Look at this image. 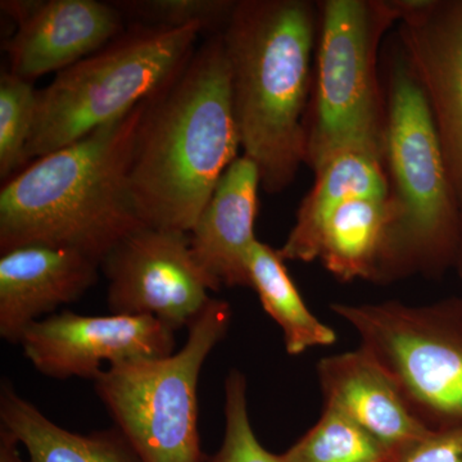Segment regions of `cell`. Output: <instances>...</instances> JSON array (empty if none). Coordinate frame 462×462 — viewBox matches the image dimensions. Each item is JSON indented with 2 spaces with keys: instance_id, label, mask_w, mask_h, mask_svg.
<instances>
[{
  "instance_id": "obj_14",
  "label": "cell",
  "mask_w": 462,
  "mask_h": 462,
  "mask_svg": "<svg viewBox=\"0 0 462 462\" xmlns=\"http://www.w3.org/2000/svg\"><path fill=\"white\" fill-rule=\"evenodd\" d=\"M258 190L256 163L242 154L221 176L190 230L197 263L220 288L249 287V254L257 240Z\"/></svg>"
},
{
  "instance_id": "obj_21",
  "label": "cell",
  "mask_w": 462,
  "mask_h": 462,
  "mask_svg": "<svg viewBox=\"0 0 462 462\" xmlns=\"http://www.w3.org/2000/svg\"><path fill=\"white\" fill-rule=\"evenodd\" d=\"M38 90L11 74L0 76V178L8 180L25 166L26 149L35 124Z\"/></svg>"
},
{
  "instance_id": "obj_24",
  "label": "cell",
  "mask_w": 462,
  "mask_h": 462,
  "mask_svg": "<svg viewBox=\"0 0 462 462\" xmlns=\"http://www.w3.org/2000/svg\"><path fill=\"white\" fill-rule=\"evenodd\" d=\"M391 462H462V425L428 431L398 449Z\"/></svg>"
},
{
  "instance_id": "obj_1",
  "label": "cell",
  "mask_w": 462,
  "mask_h": 462,
  "mask_svg": "<svg viewBox=\"0 0 462 462\" xmlns=\"http://www.w3.org/2000/svg\"><path fill=\"white\" fill-rule=\"evenodd\" d=\"M239 149L220 33L144 100L130 166L143 225L189 234Z\"/></svg>"
},
{
  "instance_id": "obj_15",
  "label": "cell",
  "mask_w": 462,
  "mask_h": 462,
  "mask_svg": "<svg viewBox=\"0 0 462 462\" xmlns=\"http://www.w3.org/2000/svg\"><path fill=\"white\" fill-rule=\"evenodd\" d=\"M319 382L336 407L397 452L430 430L411 411L396 383L365 349L322 358Z\"/></svg>"
},
{
  "instance_id": "obj_16",
  "label": "cell",
  "mask_w": 462,
  "mask_h": 462,
  "mask_svg": "<svg viewBox=\"0 0 462 462\" xmlns=\"http://www.w3.org/2000/svg\"><path fill=\"white\" fill-rule=\"evenodd\" d=\"M315 181L300 202L296 223L279 254L284 261L311 263L316 236L327 218L346 200L387 197L384 160L364 151H343L314 170Z\"/></svg>"
},
{
  "instance_id": "obj_17",
  "label": "cell",
  "mask_w": 462,
  "mask_h": 462,
  "mask_svg": "<svg viewBox=\"0 0 462 462\" xmlns=\"http://www.w3.org/2000/svg\"><path fill=\"white\" fill-rule=\"evenodd\" d=\"M387 197H358L340 205L327 218L314 243L312 261L343 282H379L387 254Z\"/></svg>"
},
{
  "instance_id": "obj_4",
  "label": "cell",
  "mask_w": 462,
  "mask_h": 462,
  "mask_svg": "<svg viewBox=\"0 0 462 462\" xmlns=\"http://www.w3.org/2000/svg\"><path fill=\"white\" fill-rule=\"evenodd\" d=\"M384 90L389 236L379 282L439 276L455 266L462 212L427 97L401 44L389 58Z\"/></svg>"
},
{
  "instance_id": "obj_20",
  "label": "cell",
  "mask_w": 462,
  "mask_h": 462,
  "mask_svg": "<svg viewBox=\"0 0 462 462\" xmlns=\"http://www.w3.org/2000/svg\"><path fill=\"white\" fill-rule=\"evenodd\" d=\"M394 454L345 412L324 404L314 427L279 457L281 462H391Z\"/></svg>"
},
{
  "instance_id": "obj_26",
  "label": "cell",
  "mask_w": 462,
  "mask_h": 462,
  "mask_svg": "<svg viewBox=\"0 0 462 462\" xmlns=\"http://www.w3.org/2000/svg\"><path fill=\"white\" fill-rule=\"evenodd\" d=\"M454 269L457 275L460 276L462 281V217H461V227H460V238H458L457 254H456L455 266Z\"/></svg>"
},
{
  "instance_id": "obj_5",
  "label": "cell",
  "mask_w": 462,
  "mask_h": 462,
  "mask_svg": "<svg viewBox=\"0 0 462 462\" xmlns=\"http://www.w3.org/2000/svg\"><path fill=\"white\" fill-rule=\"evenodd\" d=\"M316 72L306 117V165L343 151L384 160L387 98L379 53L401 0H320Z\"/></svg>"
},
{
  "instance_id": "obj_8",
  "label": "cell",
  "mask_w": 462,
  "mask_h": 462,
  "mask_svg": "<svg viewBox=\"0 0 462 462\" xmlns=\"http://www.w3.org/2000/svg\"><path fill=\"white\" fill-rule=\"evenodd\" d=\"M430 430L462 425V298L430 305L334 303Z\"/></svg>"
},
{
  "instance_id": "obj_12",
  "label": "cell",
  "mask_w": 462,
  "mask_h": 462,
  "mask_svg": "<svg viewBox=\"0 0 462 462\" xmlns=\"http://www.w3.org/2000/svg\"><path fill=\"white\" fill-rule=\"evenodd\" d=\"M7 42L11 74L30 81L60 72L126 30L121 12L98 0H39Z\"/></svg>"
},
{
  "instance_id": "obj_25",
  "label": "cell",
  "mask_w": 462,
  "mask_h": 462,
  "mask_svg": "<svg viewBox=\"0 0 462 462\" xmlns=\"http://www.w3.org/2000/svg\"><path fill=\"white\" fill-rule=\"evenodd\" d=\"M21 447L11 431L0 427V462H29L23 460Z\"/></svg>"
},
{
  "instance_id": "obj_10",
  "label": "cell",
  "mask_w": 462,
  "mask_h": 462,
  "mask_svg": "<svg viewBox=\"0 0 462 462\" xmlns=\"http://www.w3.org/2000/svg\"><path fill=\"white\" fill-rule=\"evenodd\" d=\"M175 330L151 316H84L63 311L33 322L20 346L48 378L91 379L109 366L175 352Z\"/></svg>"
},
{
  "instance_id": "obj_19",
  "label": "cell",
  "mask_w": 462,
  "mask_h": 462,
  "mask_svg": "<svg viewBox=\"0 0 462 462\" xmlns=\"http://www.w3.org/2000/svg\"><path fill=\"white\" fill-rule=\"evenodd\" d=\"M248 273L249 287L256 291L264 312L281 328L289 355H302L337 342L334 330L310 311L278 249L257 239L249 254Z\"/></svg>"
},
{
  "instance_id": "obj_6",
  "label": "cell",
  "mask_w": 462,
  "mask_h": 462,
  "mask_svg": "<svg viewBox=\"0 0 462 462\" xmlns=\"http://www.w3.org/2000/svg\"><path fill=\"white\" fill-rule=\"evenodd\" d=\"M203 30L133 23L102 50L58 72L38 90L27 160L80 141L124 117L189 60Z\"/></svg>"
},
{
  "instance_id": "obj_7",
  "label": "cell",
  "mask_w": 462,
  "mask_h": 462,
  "mask_svg": "<svg viewBox=\"0 0 462 462\" xmlns=\"http://www.w3.org/2000/svg\"><path fill=\"white\" fill-rule=\"evenodd\" d=\"M229 302L212 298L188 325L180 351L109 366L97 396L142 462H207L199 430V383L209 354L229 330Z\"/></svg>"
},
{
  "instance_id": "obj_3",
  "label": "cell",
  "mask_w": 462,
  "mask_h": 462,
  "mask_svg": "<svg viewBox=\"0 0 462 462\" xmlns=\"http://www.w3.org/2000/svg\"><path fill=\"white\" fill-rule=\"evenodd\" d=\"M144 100L8 179L0 190V254L45 245L72 249L102 264L121 240L145 226L130 190Z\"/></svg>"
},
{
  "instance_id": "obj_22",
  "label": "cell",
  "mask_w": 462,
  "mask_h": 462,
  "mask_svg": "<svg viewBox=\"0 0 462 462\" xmlns=\"http://www.w3.org/2000/svg\"><path fill=\"white\" fill-rule=\"evenodd\" d=\"M112 5L133 23L167 29L199 26L203 32L220 35L236 0H120Z\"/></svg>"
},
{
  "instance_id": "obj_18",
  "label": "cell",
  "mask_w": 462,
  "mask_h": 462,
  "mask_svg": "<svg viewBox=\"0 0 462 462\" xmlns=\"http://www.w3.org/2000/svg\"><path fill=\"white\" fill-rule=\"evenodd\" d=\"M0 421L26 449L29 462H142L117 428L91 434L67 430L9 382L0 389Z\"/></svg>"
},
{
  "instance_id": "obj_13",
  "label": "cell",
  "mask_w": 462,
  "mask_h": 462,
  "mask_svg": "<svg viewBox=\"0 0 462 462\" xmlns=\"http://www.w3.org/2000/svg\"><path fill=\"white\" fill-rule=\"evenodd\" d=\"M100 264L66 248L27 245L0 257V337L20 345L33 322L84 296Z\"/></svg>"
},
{
  "instance_id": "obj_2",
  "label": "cell",
  "mask_w": 462,
  "mask_h": 462,
  "mask_svg": "<svg viewBox=\"0 0 462 462\" xmlns=\"http://www.w3.org/2000/svg\"><path fill=\"white\" fill-rule=\"evenodd\" d=\"M318 35L311 0H236L221 33L240 149L267 194L287 190L306 162Z\"/></svg>"
},
{
  "instance_id": "obj_23",
  "label": "cell",
  "mask_w": 462,
  "mask_h": 462,
  "mask_svg": "<svg viewBox=\"0 0 462 462\" xmlns=\"http://www.w3.org/2000/svg\"><path fill=\"white\" fill-rule=\"evenodd\" d=\"M225 433L220 448L207 462H281L261 445L249 420L247 379L231 370L225 379Z\"/></svg>"
},
{
  "instance_id": "obj_9",
  "label": "cell",
  "mask_w": 462,
  "mask_h": 462,
  "mask_svg": "<svg viewBox=\"0 0 462 462\" xmlns=\"http://www.w3.org/2000/svg\"><path fill=\"white\" fill-rule=\"evenodd\" d=\"M107 305L116 315L151 316L172 330L188 328L220 291L200 267L189 234L142 226L103 260Z\"/></svg>"
},
{
  "instance_id": "obj_11",
  "label": "cell",
  "mask_w": 462,
  "mask_h": 462,
  "mask_svg": "<svg viewBox=\"0 0 462 462\" xmlns=\"http://www.w3.org/2000/svg\"><path fill=\"white\" fill-rule=\"evenodd\" d=\"M398 39L427 97L462 212V0H401Z\"/></svg>"
}]
</instances>
